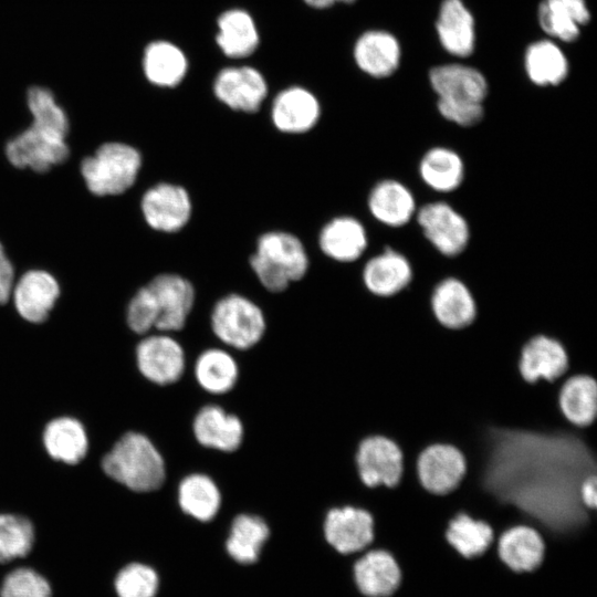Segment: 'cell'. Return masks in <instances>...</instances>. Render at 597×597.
Listing matches in <instances>:
<instances>
[{"mask_svg": "<svg viewBox=\"0 0 597 597\" xmlns=\"http://www.w3.org/2000/svg\"><path fill=\"white\" fill-rule=\"evenodd\" d=\"M32 123L52 129L63 136L67 135L69 121L63 108L57 105L53 94L44 87H31L27 96Z\"/></svg>", "mask_w": 597, "mask_h": 597, "instance_id": "cell-39", "label": "cell"}, {"mask_svg": "<svg viewBox=\"0 0 597 597\" xmlns=\"http://www.w3.org/2000/svg\"><path fill=\"white\" fill-rule=\"evenodd\" d=\"M49 582L35 570L20 567L3 579L0 597H51Z\"/></svg>", "mask_w": 597, "mask_h": 597, "instance_id": "cell-41", "label": "cell"}, {"mask_svg": "<svg viewBox=\"0 0 597 597\" xmlns=\"http://www.w3.org/2000/svg\"><path fill=\"white\" fill-rule=\"evenodd\" d=\"M436 321L449 329H461L473 323L478 313L476 296L461 280L450 276L438 282L429 295Z\"/></svg>", "mask_w": 597, "mask_h": 597, "instance_id": "cell-14", "label": "cell"}, {"mask_svg": "<svg viewBox=\"0 0 597 597\" xmlns=\"http://www.w3.org/2000/svg\"><path fill=\"white\" fill-rule=\"evenodd\" d=\"M558 406L572 425L589 426L597 419V381L587 375L570 376L559 389Z\"/></svg>", "mask_w": 597, "mask_h": 597, "instance_id": "cell-31", "label": "cell"}, {"mask_svg": "<svg viewBox=\"0 0 597 597\" xmlns=\"http://www.w3.org/2000/svg\"><path fill=\"white\" fill-rule=\"evenodd\" d=\"M353 577L364 597H389L400 585L401 570L388 551L368 548L355 561Z\"/></svg>", "mask_w": 597, "mask_h": 597, "instance_id": "cell-16", "label": "cell"}, {"mask_svg": "<svg viewBox=\"0 0 597 597\" xmlns=\"http://www.w3.org/2000/svg\"><path fill=\"white\" fill-rule=\"evenodd\" d=\"M14 284V269L0 243V304L9 301Z\"/></svg>", "mask_w": 597, "mask_h": 597, "instance_id": "cell-44", "label": "cell"}, {"mask_svg": "<svg viewBox=\"0 0 597 597\" xmlns=\"http://www.w3.org/2000/svg\"><path fill=\"white\" fill-rule=\"evenodd\" d=\"M127 324L137 334H145L156 327L158 310L150 289L140 287L132 297L127 307Z\"/></svg>", "mask_w": 597, "mask_h": 597, "instance_id": "cell-42", "label": "cell"}, {"mask_svg": "<svg viewBox=\"0 0 597 597\" xmlns=\"http://www.w3.org/2000/svg\"><path fill=\"white\" fill-rule=\"evenodd\" d=\"M188 69L186 53L170 41H154L144 51V74L151 84L158 87L178 86L185 80Z\"/></svg>", "mask_w": 597, "mask_h": 597, "instance_id": "cell-29", "label": "cell"}, {"mask_svg": "<svg viewBox=\"0 0 597 597\" xmlns=\"http://www.w3.org/2000/svg\"><path fill=\"white\" fill-rule=\"evenodd\" d=\"M542 30L563 42H574L590 20L585 0H542L537 10Z\"/></svg>", "mask_w": 597, "mask_h": 597, "instance_id": "cell-28", "label": "cell"}, {"mask_svg": "<svg viewBox=\"0 0 597 597\" xmlns=\"http://www.w3.org/2000/svg\"><path fill=\"white\" fill-rule=\"evenodd\" d=\"M147 224L161 232H177L190 220L192 203L188 191L175 184L161 182L149 188L140 201Z\"/></svg>", "mask_w": 597, "mask_h": 597, "instance_id": "cell-10", "label": "cell"}, {"mask_svg": "<svg viewBox=\"0 0 597 597\" xmlns=\"http://www.w3.org/2000/svg\"><path fill=\"white\" fill-rule=\"evenodd\" d=\"M437 107L444 119L462 127L474 126L484 116L483 103L438 98Z\"/></svg>", "mask_w": 597, "mask_h": 597, "instance_id": "cell-43", "label": "cell"}, {"mask_svg": "<svg viewBox=\"0 0 597 597\" xmlns=\"http://www.w3.org/2000/svg\"><path fill=\"white\" fill-rule=\"evenodd\" d=\"M368 209L377 221L391 228L407 224L417 212L413 193L395 179H384L373 187Z\"/></svg>", "mask_w": 597, "mask_h": 597, "instance_id": "cell-26", "label": "cell"}, {"mask_svg": "<svg viewBox=\"0 0 597 597\" xmlns=\"http://www.w3.org/2000/svg\"><path fill=\"white\" fill-rule=\"evenodd\" d=\"M465 472L463 454L448 443L426 447L417 459V474L425 490L447 494L454 490Z\"/></svg>", "mask_w": 597, "mask_h": 597, "instance_id": "cell-12", "label": "cell"}, {"mask_svg": "<svg viewBox=\"0 0 597 597\" xmlns=\"http://www.w3.org/2000/svg\"><path fill=\"white\" fill-rule=\"evenodd\" d=\"M496 552L511 570L532 572L543 562L545 544L536 528L520 524L507 528L499 536Z\"/></svg>", "mask_w": 597, "mask_h": 597, "instance_id": "cell-23", "label": "cell"}, {"mask_svg": "<svg viewBox=\"0 0 597 597\" xmlns=\"http://www.w3.org/2000/svg\"><path fill=\"white\" fill-rule=\"evenodd\" d=\"M568 368V359L562 344L546 335L531 337L522 347L519 363L520 374L527 383L538 379L553 381Z\"/></svg>", "mask_w": 597, "mask_h": 597, "instance_id": "cell-20", "label": "cell"}, {"mask_svg": "<svg viewBox=\"0 0 597 597\" xmlns=\"http://www.w3.org/2000/svg\"><path fill=\"white\" fill-rule=\"evenodd\" d=\"M321 116V104L310 90L289 86L279 92L271 107V119L280 132L302 134L312 129Z\"/></svg>", "mask_w": 597, "mask_h": 597, "instance_id": "cell-18", "label": "cell"}, {"mask_svg": "<svg viewBox=\"0 0 597 597\" xmlns=\"http://www.w3.org/2000/svg\"><path fill=\"white\" fill-rule=\"evenodd\" d=\"M140 373L158 385L177 381L185 370V353L180 344L168 335H150L136 348Z\"/></svg>", "mask_w": 597, "mask_h": 597, "instance_id": "cell-13", "label": "cell"}, {"mask_svg": "<svg viewBox=\"0 0 597 597\" xmlns=\"http://www.w3.org/2000/svg\"><path fill=\"white\" fill-rule=\"evenodd\" d=\"M413 271L409 260L394 249H385L370 258L363 269L365 287L378 298H392L410 284Z\"/></svg>", "mask_w": 597, "mask_h": 597, "instance_id": "cell-17", "label": "cell"}, {"mask_svg": "<svg viewBox=\"0 0 597 597\" xmlns=\"http://www.w3.org/2000/svg\"><path fill=\"white\" fill-rule=\"evenodd\" d=\"M265 327L262 310L240 294L221 297L211 312V328L214 335L237 349L254 346L262 338Z\"/></svg>", "mask_w": 597, "mask_h": 597, "instance_id": "cell-4", "label": "cell"}, {"mask_svg": "<svg viewBox=\"0 0 597 597\" xmlns=\"http://www.w3.org/2000/svg\"><path fill=\"white\" fill-rule=\"evenodd\" d=\"M446 538L465 558L481 556L495 540L493 530L486 522L475 520L464 512L449 521Z\"/></svg>", "mask_w": 597, "mask_h": 597, "instance_id": "cell-36", "label": "cell"}, {"mask_svg": "<svg viewBox=\"0 0 597 597\" xmlns=\"http://www.w3.org/2000/svg\"><path fill=\"white\" fill-rule=\"evenodd\" d=\"M318 244L328 258L347 263L362 256L367 248L368 238L365 227L358 219L342 216L323 227Z\"/></svg>", "mask_w": 597, "mask_h": 597, "instance_id": "cell-27", "label": "cell"}, {"mask_svg": "<svg viewBox=\"0 0 597 597\" xmlns=\"http://www.w3.org/2000/svg\"><path fill=\"white\" fill-rule=\"evenodd\" d=\"M192 429L200 444L224 452L237 450L243 439L240 419L217 405L201 408L193 419Z\"/></svg>", "mask_w": 597, "mask_h": 597, "instance_id": "cell-25", "label": "cell"}, {"mask_svg": "<svg viewBox=\"0 0 597 597\" xmlns=\"http://www.w3.org/2000/svg\"><path fill=\"white\" fill-rule=\"evenodd\" d=\"M104 472L135 492H151L165 481V462L153 442L137 432L125 433L104 457Z\"/></svg>", "mask_w": 597, "mask_h": 597, "instance_id": "cell-1", "label": "cell"}, {"mask_svg": "<svg viewBox=\"0 0 597 597\" xmlns=\"http://www.w3.org/2000/svg\"><path fill=\"white\" fill-rule=\"evenodd\" d=\"M419 175L430 189L442 193L452 192L464 180V163L455 150L436 146L428 149L421 157Z\"/></svg>", "mask_w": 597, "mask_h": 597, "instance_id": "cell-30", "label": "cell"}, {"mask_svg": "<svg viewBox=\"0 0 597 597\" xmlns=\"http://www.w3.org/2000/svg\"><path fill=\"white\" fill-rule=\"evenodd\" d=\"M147 286L158 310L156 328L175 332L184 328L195 303V289L190 281L175 273L156 275Z\"/></svg>", "mask_w": 597, "mask_h": 597, "instance_id": "cell-11", "label": "cell"}, {"mask_svg": "<svg viewBox=\"0 0 597 597\" xmlns=\"http://www.w3.org/2000/svg\"><path fill=\"white\" fill-rule=\"evenodd\" d=\"M218 101L232 111L255 113L268 96L264 75L251 65H230L221 69L212 85Z\"/></svg>", "mask_w": 597, "mask_h": 597, "instance_id": "cell-7", "label": "cell"}, {"mask_svg": "<svg viewBox=\"0 0 597 597\" xmlns=\"http://www.w3.org/2000/svg\"><path fill=\"white\" fill-rule=\"evenodd\" d=\"M442 48L451 55L467 57L475 45L474 18L462 0H443L436 23Z\"/></svg>", "mask_w": 597, "mask_h": 597, "instance_id": "cell-24", "label": "cell"}, {"mask_svg": "<svg viewBox=\"0 0 597 597\" xmlns=\"http://www.w3.org/2000/svg\"><path fill=\"white\" fill-rule=\"evenodd\" d=\"M178 503L186 514L198 521L208 522L219 511L221 494L210 476L192 473L179 483Z\"/></svg>", "mask_w": 597, "mask_h": 597, "instance_id": "cell-34", "label": "cell"}, {"mask_svg": "<svg viewBox=\"0 0 597 597\" xmlns=\"http://www.w3.org/2000/svg\"><path fill=\"white\" fill-rule=\"evenodd\" d=\"M579 498L587 509L597 510V474H591L583 480Z\"/></svg>", "mask_w": 597, "mask_h": 597, "instance_id": "cell-45", "label": "cell"}, {"mask_svg": "<svg viewBox=\"0 0 597 597\" xmlns=\"http://www.w3.org/2000/svg\"><path fill=\"white\" fill-rule=\"evenodd\" d=\"M355 465L364 485L391 488L401 476L402 453L392 440L379 434L369 436L358 443Z\"/></svg>", "mask_w": 597, "mask_h": 597, "instance_id": "cell-8", "label": "cell"}, {"mask_svg": "<svg viewBox=\"0 0 597 597\" xmlns=\"http://www.w3.org/2000/svg\"><path fill=\"white\" fill-rule=\"evenodd\" d=\"M416 221L425 238L444 256H457L468 247V221L448 202L433 201L423 205L417 209Z\"/></svg>", "mask_w": 597, "mask_h": 597, "instance_id": "cell-6", "label": "cell"}, {"mask_svg": "<svg viewBox=\"0 0 597 597\" xmlns=\"http://www.w3.org/2000/svg\"><path fill=\"white\" fill-rule=\"evenodd\" d=\"M528 78L538 86H555L568 75V61L561 48L549 40L528 45L524 59Z\"/></svg>", "mask_w": 597, "mask_h": 597, "instance_id": "cell-33", "label": "cell"}, {"mask_svg": "<svg viewBox=\"0 0 597 597\" xmlns=\"http://www.w3.org/2000/svg\"><path fill=\"white\" fill-rule=\"evenodd\" d=\"M269 535L270 530L261 517L240 514L232 522L226 547L237 562L251 564L259 558Z\"/></svg>", "mask_w": 597, "mask_h": 597, "instance_id": "cell-35", "label": "cell"}, {"mask_svg": "<svg viewBox=\"0 0 597 597\" xmlns=\"http://www.w3.org/2000/svg\"><path fill=\"white\" fill-rule=\"evenodd\" d=\"M65 138L52 129L31 123L30 127L7 143L6 156L18 168L44 172L67 158Z\"/></svg>", "mask_w": 597, "mask_h": 597, "instance_id": "cell-5", "label": "cell"}, {"mask_svg": "<svg viewBox=\"0 0 597 597\" xmlns=\"http://www.w3.org/2000/svg\"><path fill=\"white\" fill-rule=\"evenodd\" d=\"M31 522L20 515L0 514V563L27 556L33 545Z\"/></svg>", "mask_w": 597, "mask_h": 597, "instance_id": "cell-38", "label": "cell"}, {"mask_svg": "<svg viewBox=\"0 0 597 597\" xmlns=\"http://www.w3.org/2000/svg\"><path fill=\"white\" fill-rule=\"evenodd\" d=\"M142 167L140 153L133 146L109 142L81 163L87 189L96 196L119 195L130 188Z\"/></svg>", "mask_w": 597, "mask_h": 597, "instance_id": "cell-3", "label": "cell"}, {"mask_svg": "<svg viewBox=\"0 0 597 597\" xmlns=\"http://www.w3.org/2000/svg\"><path fill=\"white\" fill-rule=\"evenodd\" d=\"M11 296L22 318L42 323L60 296V285L48 271L29 270L14 282Z\"/></svg>", "mask_w": 597, "mask_h": 597, "instance_id": "cell-15", "label": "cell"}, {"mask_svg": "<svg viewBox=\"0 0 597 597\" xmlns=\"http://www.w3.org/2000/svg\"><path fill=\"white\" fill-rule=\"evenodd\" d=\"M114 585L118 597H155L158 576L151 567L133 563L117 574Z\"/></svg>", "mask_w": 597, "mask_h": 597, "instance_id": "cell-40", "label": "cell"}, {"mask_svg": "<svg viewBox=\"0 0 597 597\" xmlns=\"http://www.w3.org/2000/svg\"><path fill=\"white\" fill-rule=\"evenodd\" d=\"M238 365L223 349L210 348L202 352L195 363L198 384L210 394H224L233 388L238 379Z\"/></svg>", "mask_w": 597, "mask_h": 597, "instance_id": "cell-37", "label": "cell"}, {"mask_svg": "<svg viewBox=\"0 0 597 597\" xmlns=\"http://www.w3.org/2000/svg\"><path fill=\"white\" fill-rule=\"evenodd\" d=\"M250 265L260 283L268 291L277 293L306 274L308 256L296 235L270 231L258 239Z\"/></svg>", "mask_w": 597, "mask_h": 597, "instance_id": "cell-2", "label": "cell"}, {"mask_svg": "<svg viewBox=\"0 0 597 597\" xmlns=\"http://www.w3.org/2000/svg\"><path fill=\"white\" fill-rule=\"evenodd\" d=\"M355 1L357 0H336V2L346 3V4L354 3Z\"/></svg>", "mask_w": 597, "mask_h": 597, "instance_id": "cell-47", "label": "cell"}, {"mask_svg": "<svg viewBox=\"0 0 597 597\" xmlns=\"http://www.w3.org/2000/svg\"><path fill=\"white\" fill-rule=\"evenodd\" d=\"M432 90L439 98L483 103L489 86L484 75L468 65L444 64L429 72Z\"/></svg>", "mask_w": 597, "mask_h": 597, "instance_id": "cell-21", "label": "cell"}, {"mask_svg": "<svg viewBox=\"0 0 597 597\" xmlns=\"http://www.w3.org/2000/svg\"><path fill=\"white\" fill-rule=\"evenodd\" d=\"M305 4L313 9L323 10L334 6L336 0H303Z\"/></svg>", "mask_w": 597, "mask_h": 597, "instance_id": "cell-46", "label": "cell"}, {"mask_svg": "<svg viewBox=\"0 0 597 597\" xmlns=\"http://www.w3.org/2000/svg\"><path fill=\"white\" fill-rule=\"evenodd\" d=\"M353 56L360 71L375 78L392 75L400 63L398 40L384 30H369L358 36Z\"/></svg>", "mask_w": 597, "mask_h": 597, "instance_id": "cell-19", "label": "cell"}, {"mask_svg": "<svg viewBox=\"0 0 597 597\" xmlns=\"http://www.w3.org/2000/svg\"><path fill=\"white\" fill-rule=\"evenodd\" d=\"M324 534L327 543L339 554L362 553L374 541V517L363 507L336 506L325 516Z\"/></svg>", "mask_w": 597, "mask_h": 597, "instance_id": "cell-9", "label": "cell"}, {"mask_svg": "<svg viewBox=\"0 0 597 597\" xmlns=\"http://www.w3.org/2000/svg\"><path fill=\"white\" fill-rule=\"evenodd\" d=\"M46 452L56 461L76 464L85 457L88 440L83 425L71 417L49 422L43 432Z\"/></svg>", "mask_w": 597, "mask_h": 597, "instance_id": "cell-32", "label": "cell"}, {"mask_svg": "<svg viewBox=\"0 0 597 597\" xmlns=\"http://www.w3.org/2000/svg\"><path fill=\"white\" fill-rule=\"evenodd\" d=\"M216 43L222 54L232 60L252 55L260 45L258 25L242 8L224 10L217 19Z\"/></svg>", "mask_w": 597, "mask_h": 597, "instance_id": "cell-22", "label": "cell"}]
</instances>
